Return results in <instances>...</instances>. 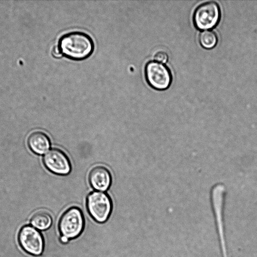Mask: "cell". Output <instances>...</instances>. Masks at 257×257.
Here are the masks:
<instances>
[{"label":"cell","instance_id":"cell-14","mask_svg":"<svg viewBox=\"0 0 257 257\" xmlns=\"http://www.w3.org/2000/svg\"><path fill=\"white\" fill-rule=\"evenodd\" d=\"M52 55L56 58H60L63 56L58 46L53 47L52 50Z\"/></svg>","mask_w":257,"mask_h":257},{"label":"cell","instance_id":"cell-7","mask_svg":"<svg viewBox=\"0 0 257 257\" xmlns=\"http://www.w3.org/2000/svg\"><path fill=\"white\" fill-rule=\"evenodd\" d=\"M45 167L50 172L58 175L65 176L71 171V164L67 155L61 150L53 148L43 157Z\"/></svg>","mask_w":257,"mask_h":257},{"label":"cell","instance_id":"cell-2","mask_svg":"<svg viewBox=\"0 0 257 257\" xmlns=\"http://www.w3.org/2000/svg\"><path fill=\"white\" fill-rule=\"evenodd\" d=\"M84 226V214L77 206H72L65 211L58 222L61 236L69 240L79 237L83 232Z\"/></svg>","mask_w":257,"mask_h":257},{"label":"cell","instance_id":"cell-5","mask_svg":"<svg viewBox=\"0 0 257 257\" xmlns=\"http://www.w3.org/2000/svg\"><path fill=\"white\" fill-rule=\"evenodd\" d=\"M220 17V9L218 4L214 2H207L197 7L193 20L197 29L204 30L215 27L219 23Z\"/></svg>","mask_w":257,"mask_h":257},{"label":"cell","instance_id":"cell-10","mask_svg":"<svg viewBox=\"0 0 257 257\" xmlns=\"http://www.w3.org/2000/svg\"><path fill=\"white\" fill-rule=\"evenodd\" d=\"M27 145L34 154L41 155L45 153L51 147V141L48 135L40 131L31 133L27 139Z\"/></svg>","mask_w":257,"mask_h":257},{"label":"cell","instance_id":"cell-12","mask_svg":"<svg viewBox=\"0 0 257 257\" xmlns=\"http://www.w3.org/2000/svg\"><path fill=\"white\" fill-rule=\"evenodd\" d=\"M199 41L202 47L206 49H211L216 45L218 39L215 33L213 31L205 30L199 34Z\"/></svg>","mask_w":257,"mask_h":257},{"label":"cell","instance_id":"cell-3","mask_svg":"<svg viewBox=\"0 0 257 257\" xmlns=\"http://www.w3.org/2000/svg\"><path fill=\"white\" fill-rule=\"evenodd\" d=\"M86 206L90 217L99 223L107 221L113 209L112 202L108 194L98 191L89 193L86 197Z\"/></svg>","mask_w":257,"mask_h":257},{"label":"cell","instance_id":"cell-4","mask_svg":"<svg viewBox=\"0 0 257 257\" xmlns=\"http://www.w3.org/2000/svg\"><path fill=\"white\" fill-rule=\"evenodd\" d=\"M144 75L148 84L157 90H164L170 86L172 76L169 68L155 60L148 61L144 68Z\"/></svg>","mask_w":257,"mask_h":257},{"label":"cell","instance_id":"cell-9","mask_svg":"<svg viewBox=\"0 0 257 257\" xmlns=\"http://www.w3.org/2000/svg\"><path fill=\"white\" fill-rule=\"evenodd\" d=\"M224 191V188L223 185L221 184L217 185L214 187L212 190L211 197L212 206L218 225L220 240L222 247L223 248V250L225 251L222 228V215Z\"/></svg>","mask_w":257,"mask_h":257},{"label":"cell","instance_id":"cell-13","mask_svg":"<svg viewBox=\"0 0 257 257\" xmlns=\"http://www.w3.org/2000/svg\"><path fill=\"white\" fill-rule=\"evenodd\" d=\"M154 59L157 62L165 63L168 60V55L164 51H159L155 54Z\"/></svg>","mask_w":257,"mask_h":257},{"label":"cell","instance_id":"cell-8","mask_svg":"<svg viewBox=\"0 0 257 257\" xmlns=\"http://www.w3.org/2000/svg\"><path fill=\"white\" fill-rule=\"evenodd\" d=\"M88 180L90 186L94 190L105 191L111 184L112 177L107 168L103 166H96L90 171Z\"/></svg>","mask_w":257,"mask_h":257},{"label":"cell","instance_id":"cell-11","mask_svg":"<svg viewBox=\"0 0 257 257\" xmlns=\"http://www.w3.org/2000/svg\"><path fill=\"white\" fill-rule=\"evenodd\" d=\"M53 219L49 213L44 211L36 212L30 219L31 226L38 230H45L52 225Z\"/></svg>","mask_w":257,"mask_h":257},{"label":"cell","instance_id":"cell-6","mask_svg":"<svg viewBox=\"0 0 257 257\" xmlns=\"http://www.w3.org/2000/svg\"><path fill=\"white\" fill-rule=\"evenodd\" d=\"M18 241L22 249L30 254L39 256L43 252L44 241L42 234L31 225H25L21 228Z\"/></svg>","mask_w":257,"mask_h":257},{"label":"cell","instance_id":"cell-1","mask_svg":"<svg viewBox=\"0 0 257 257\" xmlns=\"http://www.w3.org/2000/svg\"><path fill=\"white\" fill-rule=\"evenodd\" d=\"M57 46L63 56L73 61L86 59L94 50V43L90 36L77 31L61 36Z\"/></svg>","mask_w":257,"mask_h":257}]
</instances>
